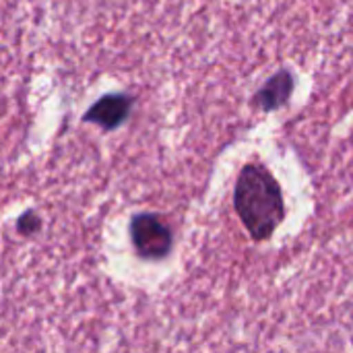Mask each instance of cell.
<instances>
[{
    "instance_id": "1",
    "label": "cell",
    "mask_w": 353,
    "mask_h": 353,
    "mask_svg": "<svg viewBox=\"0 0 353 353\" xmlns=\"http://www.w3.org/2000/svg\"><path fill=\"white\" fill-rule=\"evenodd\" d=\"M234 203L244 228L254 240H267L285 215L277 180L256 163L242 170L236 184Z\"/></svg>"
},
{
    "instance_id": "2",
    "label": "cell",
    "mask_w": 353,
    "mask_h": 353,
    "mask_svg": "<svg viewBox=\"0 0 353 353\" xmlns=\"http://www.w3.org/2000/svg\"><path fill=\"white\" fill-rule=\"evenodd\" d=\"M130 234L137 252L145 259H163L172 248V232L157 215H137Z\"/></svg>"
},
{
    "instance_id": "4",
    "label": "cell",
    "mask_w": 353,
    "mask_h": 353,
    "mask_svg": "<svg viewBox=\"0 0 353 353\" xmlns=\"http://www.w3.org/2000/svg\"><path fill=\"white\" fill-rule=\"evenodd\" d=\"M292 93V79L288 74H279L275 77L256 97L259 105L263 110H273V108H279Z\"/></svg>"
},
{
    "instance_id": "3",
    "label": "cell",
    "mask_w": 353,
    "mask_h": 353,
    "mask_svg": "<svg viewBox=\"0 0 353 353\" xmlns=\"http://www.w3.org/2000/svg\"><path fill=\"white\" fill-rule=\"evenodd\" d=\"M130 105H132V101L126 95H105L87 112L85 122H95L101 128L112 130L128 118Z\"/></svg>"
}]
</instances>
